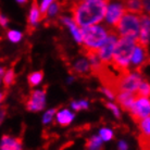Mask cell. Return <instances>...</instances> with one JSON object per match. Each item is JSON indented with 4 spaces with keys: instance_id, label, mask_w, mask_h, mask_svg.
I'll use <instances>...</instances> for the list:
<instances>
[{
    "instance_id": "1",
    "label": "cell",
    "mask_w": 150,
    "mask_h": 150,
    "mask_svg": "<svg viewBox=\"0 0 150 150\" xmlns=\"http://www.w3.org/2000/svg\"><path fill=\"white\" fill-rule=\"evenodd\" d=\"M109 1L105 0H74L71 4L73 21L79 27L97 25L105 19Z\"/></svg>"
},
{
    "instance_id": "2",
    "label": "cell",
    "mask_w": 150,
    "mask_h": 150,
    "mask_svg": "<svg viewBox=\"0 0 150 150\" xmlns=\"http://www.w3.org/2000/svg\"><path fill=\"white\" fill-rule=\"evenodd\" d=\"M135 45L134 38L120 37L116 40L109 67L117 74L129 71V62Z\"/></svg>"
},
{
    "instance_id": "3",
    "label": "cell",
    "mask_w": 150,
    "mask_h": 150,
    "mask_svg": "<svg viewBox=\"0 0 150 150\" xmlns=\"http://www.w3.org/2000/svg\"><path fill=\"white\" fill-rule=\"evenodd\" d=\"M110 30L111 28H105L99 25H91L81 28L83 48L99 49L107 40Z\"/></svg>"
},
{
    "instance_id": "4",
    "label": "cell",
    "mask_w": 150,
    "mask_h": 150,
    "mask_svg": "<svg viewBox=\"0 0 150 150\" xmlns=\"http://www.w3.org/2000/svg\"><path fill=\"white\" fill-rule=\"evenodd\" d=\"M140 28V15L125 12L119 23L112 28L120 37H129L136 39Z\"/></svg>"
},
{
    "instance_id": "5",
    "label": "cell",
    "mask_w": 150,
    "mask_h": 150,
    "mask_svg": "<svg viewBox=\"0 0 150 150\" xmlns=\"http://www.w3.org/2000/svg\"><path fill=\"white\" fill-rule=\"evenodd\" d=\"M129 114L136 124L150 115V97H137L129 109Z\"/></svg>"
},
{
    "instance_id": "6",
    "label": "cell",
    "mask_w": 150,
    "mask_h": 150,
    "mask_svg": "<svg viewBox=\"0 0 150 150\" xmlns=\"http://www.w3.org/2000/svg\"><path fill=\"white\" fill-rule=\"evenodd\" d=\"M148 63H150L149 57H148V48L136 42L131 58V62H129V64H132L134 68V72L143 74V71Z\"/></svg>"
},
{
    "instance_id": "7",
    "label": "cell",
    "mask_w": 150,
    "mask_h": 150,
    "mask_svg": "<svg viewBox=\"0 0 150 150\" xmlns=\"http://www.w3.org/2000/svg\"><path fill=\"white\" fill-rule=\"evenodd\" d=\"M46 93H47V87H44L41 89L32 90L27 96L25 108L30 112L41 111L46 105Z\"/></svg>"
},
{
    "instance_id": "8",
    "label": "cell",
    "mask_w": 150,
    "mask_h": 150,
    "mask_svg": "<svg viewBox=\"0 0 150 150\" xmlns=\"http://www.w3.org/2000/svg\"><path fill=\"white\" fill-rule=\"evenodd\" d=\"M116 40H117V35H116L115 32L111 28L107 40L103 42V45H102L100 48L98 49V57H99V60H100V62H101L102 64L110 65L111 58H112V53H113V49H114Z\"/></svg>"
},
{
    "instance_id": "9",
    "label": "cell",
    "mask_w": 150,
    "mask_h": 150,
    "mask_svg": "<svg viewBox=\"0 0 150 150\" xmlns=\"http://www.w3.org/2000/svg\"><path fill=\"white\" fill-rule=\"evenodd\" d=\"M125 9H124L123 4L121 2H116V4H108L107 8V13H105V21L107 24L109 25V28H114L116 24L119 23L121 18L125 14Z\"/></svg>"
},
{
    "instance_id": "10",
    "label": "cell",
    "mask_w": 150,
    "mask_h": 150,
    "mask_svg": "<svg viewBox=\"0 0 150 150\" xmlns=\"http://www.w3.org/2000/svg\"><path fill=\"white\" fill-rule=\"evenodd\" d=\"M135 41L139 45L148 48L150 42V15H140V28H139L138 36L136 37Z\"/></svg>"
},
{
    "instance_id": "11",
    "label": "cell",
    "mask_w": 150,
    "mask_h": 150,
    "mask_svg": "<svg viewBox=\"0 0 150 150\" xmlns=\"http://www.w3.org/2000/svg\"><path fill=\"white\" fill-rule=\"evenodd\" d=\"M71 74H74L79 77H89L91 75L90 64L87 59H79L74 63H69Z\"/></svg>"
},
{
    "instance_id": "12",
    "label": "cell",
    "mask_w": 150,
    "mask_h": 150,
    "mask_svg": "<svg viewBox=\"0 0 150 150\" xmlns=\"http://www.w3.org/2000/svg\"><path fill=\"white\" fill-rule=\"evenodd\" d=\"M40 20H41V14H40L39 7H38L37 0H33L30 14H28V18H27V30H28L30 34H32V32L35 30L36 24Z\"/></svg>"
},
{
    "instance_id": "13",
    "label": "cell",
    "mask_w": 150,
    "mask_h": 150,
    "mask_svg": "<svg viewBox=\"0 0 150 150\" xmlns=\"http://www.w3.org/2000/svg\"><path fill=\"white\" fill-rule=\"evenodd\" d=\"M0 150H22V139L4 135L0 143Z\"/></svg>"
},
{
    "instance_id": "14",
    "label": "cell",
    "mask_w": 150,
    "mask_h": 150,
    "mask_svg": "<svg viewBox=\"0 0 150 150\" xmlns=\"http://www.w3.org/2000/svg\"><path fill=\"white\" fill-rule=\"evenodd\" d=\"M136 99V96L132 93H128V91H119L116 93L115 95V100L116 102L121 105V108L125 111H129L132 105L134 100Z\"/></svg>"
},
{
    "instance_id": "15",
    "label": "cell",
    "mask_w": 150,
    "mask_h": 150,
    "mask_svg": "<svg viewBox=\"0 0 150 150\" xmlns=\"http://www.w3.org/2000/svg\"><path fill=\"white\" fill-rule=\"evenodd\" d=\"M125 11L133 14L142 15L144 14V4L143 0H121Z\"/></svg>"
},
{
    "instance_id": "16",
    "label": "cell",
    "mask_w": 150,
    "mask_h": 150,
    "mask_svg": "<svg viewBox=\"0 0 150 150\" xmlns=\"http://www.w3.org/2000/svg\"><path fill=\"white\" fill-rule=\"evenodd\" d=\"M59 20L63 23L64 25H67V26L70 28V30H71V33H72V35H73L74 39L77 41L79 44L82 45V34H81V30H79V26L75 24L74 21H73L72 19L67 18V16H62V18H60Z\"/></svg>"
},
{
    "instance_id": "17",
    "label": "cell",
    "mask_w": 150,
    "mask_h": 150,
    "mask_svg": "<svg viewBox=\"0 0 150 150\" xmlns=\"http://www.w3.org/2000/svg\"><path fill=\"white\" fill-rule=\"evenodd\" d=\"M73 119H74V114L67 109L59 111V112L57 113V122L60 124L61 126L69 125L73 121Z\"/></svg>"
},
{
    "instance_id": "18",
    "label": "cell",
    "mask_w": 150,
    "mask_h": 150,
    "mask_svg": "<svg viewBox=\"0 0 150 150\" xmlns=\"http://www.w3.org/2000/svg\"><path fill=\"white\" fill-rule=\"evenodd\" d=\"M137 125H138V128L140 131L139 136H142L144 138L150 139V115L143 119L142 121H139Z\"/></svg>"
},
{
    "instance_id": "19",
    "label": "cell",
    "mask_w": 150,
    "mask_h": 150,
    "mask_svg": "<svg viewBox=\"0 0 150 150\" xmlns=\"http://www.w3.org/2000/svg\"><path fill=\"white\" fill-rule=\"evenodd\" d=\"M2 81H4V89L8 90L10 87L15 83V72L14 68L12 67L11 69H9L6 73L4 74V77H2Z\"/></svg>"
},
{
    "instance_id": "20",
    "label": "cell",
    "mask_w": 150,
    "mask_h": 150,
    "mask_svg": "<svg viewBox=\"0 0 150 150\" xmlns=\"http://www.w3.org/2000/svg\"><path fill=\"white\" fill-rule=\"evenodd\" d=\"M102 140L100 136H93L86 142L87 150H101L102 149Z\"/></svg>"
},
{
    "instance_id": "21",
    "label": "cell",
    "mask_w": 150,
    "mask_h": 150,
    "mask_svg": "<svg viewBox=\"0 0 150 150\" xmlns=\"http://www.w3.org/2000/svg\"><path fill=\"white\" fill-rule=\"evenodd\" d=\"M44 79V72L42 71H37V72H33L30 73L28 76H27V81H28V85H30V88H34L39 84V83L42 81Z\"/></svg>"
},
{
    "instance_id": "22",
    "label": "cell",
    "mask_w": 150,
    "mask_h": 150,
    "mask_svg": "<svg viewBox=\"0 0 150 150\" xmlns=\"http://www.w3.org/2000/svg\"><path fill=\"white\" fill-rule=\"evenodd\" d=\"M137 97H150V83L144 79L142 81L136 91V98Z\"/></svg>"
},
{
    "instance_id": "23",
    "label": "cell",
    "mask_w": 150,
    "mask_h": 150,
    "mask_svg": "<svg viewBox=\"0 0 150 150\" xmlns=\"http://www.w3.org/2000/svg\"><path fill=\"white\" fill-rule=\"evenodd\" d=\"M99 136L101 137V139L103 142H109L113 138V132L109 128H102L100 129V134Z\"/></svg>"
},
{
    "instance_id": "24",
    "label": "cell",
    "mask_w": 150,
    "mask_h": 150,
    "mask_svg": "<svg viewBox=\"0 0 150 150\" xmlns=\"http://www.w3.org/2000/svg\"><path fill=\"white\" fill-rule=\"evenodd\" d=\"M54 0H42V2L40 4V8H39V10H40V14H41V20H45L46 18V12L48 10L49 6L52 4Z\"/></svg>"
},
{
    "instance_id": "25",
    "label": "cell",
    "mask_w": 150,
    "mask_h": 150,
    "mask_svg": "<svg viewBox=\"0 0 150 150\" xmlns=\"http://www.w3.org/2000/svg\"><path fill=\"white\" fill-rule=\"evenodd\" d=\"M23 35L18 32V30H9L8 32V38L12 41V42H19L22 39Z\"/></svg>"
},
{
    "instance_id": "26",
    "label": "cell",
    "mask_w": 150,
    "mask_h": 150,
    "mask_svg": "<svg viewBox=\"0 0 150 150\" xmlns=\"http://www.w3.org/2000/svg\"><path fill=\"white\" fill-rule=\"evenodd\" d=\"M71 107L75 111H79L83 109H87L88 108V102L85 100H81V101H73L71 103Z\"/></svg>"
},
{
    "instance_id": "27",
    "label": "cell",
    "mask_w": 150,
    "mask_h": 150,
    "mask_svg": "<svg viewBox=\"0 0 150 150\" xmlns=\"http://www.w3.org/2000/svg\"><path fill=\"white\" fill-rule=\"evenodd\" d=\"M56 113H57V109H51V110H49V111H47V112L45 113L44 117H42V123L44 124L50 123V122L52 121L53 116H54Z\"/></svg>"
},
{
    "instance_id": "28",
    "label": "cell",
    "mask_w": 150,
    "mask_h": 150,
    "mask_svg": "<svg viewBox=\"0 0 150 150\" xmlns=\"http://www.w3.org/2000/svg\"><path fill=\"white\" fill-rule=\"evenodd\" d=\"M105 105L108 109L112 111L113 114H114L116 117H120V110H119V108H117L115 105H113V103H111V102H105Z\"/></svg>"
},
{
    "instance_id": "29",
    "label": "cell",
    "mask_w": 150,
    "mask_h": 150,
    "mask_svg": "<svg viewBox=\"0 0 150 150\" xmlns=\"http://www.w3.org/2000/svg\"><path fill=\"white\" fill-rule=\"evenodd\" d=\"M101 91L105 95V96H107V97L109 98V99H115V95L113 94V93L110 89H108V88H105V87H102Z\"/></svg>"
},
{
    "instance_id": "30",
    "label": "cell",
    "mask_w": 150,
    "mask_h": 150,
    "mask_svg": "<svg viewBox=\"0 0 150 150\" xmlns=\"http://www.w3.org/2000/svg\"><path fill=\"white\" fill-rule=\"evenodd\" d=\"M144 10L147 11V14L150 15V0H143Z\"/></svg>"
},
{
    "instance_id": "31",
    "label": "cell",
    "mask_w": 150,
    "mask_h": 150,
    "mask_svg": "<svg viewBox=\"0 0 150 150\" xmlns=\"http://www.w3.org/2000/svg\"><path fill=\"white\" fill-rule=\"evenodd\" d=\"M8 22H9V20H8L6 16H4L2 14H0V26H1V27H7Z\"/></svg>"
},
{
    "instance_id": "32",
    "label": "cell",
    "mask_w": 150,
    "mask_h": 150,
    "mask_svg": "<svg viewBox=\"0 0 150 150\" xmlns=\"http://www.w3.org/2000/svg\"><path fill=\"white\" fill-rule=\"evenodd\" d=\"M119 148H120V150H126L127 149V144L125 142H120L119 143Z\"/></svg>"
},
{
    "instance_id": "33",
    "label": "cell",
    "mask_w": 150,
    "mask_h": 150,
    "mask_svg": "<svg viewBox=\"0 0 150 150\" xmlns=\"http://www.w3.org/2000/svg\"><path fill=\"white\" fill-rule=\"evenodd\" d=\"M7 94H8V90H6L4 93H0V103L4 101V98L7 97Z\"/></svg>"
},
{
    "instance_id": "34",
    "label": "cell",
    "mask_w": 150,
    "mask_h": 150,
    "mask_svg": "<svg viewBox=\"0 0 150 150\" xmlns=\"http://www.w3.org/2000/svg\"><path fill=\"white\" fill-rule=\"evenodd\" d=\"M4 71H6V69H4V68H2V67H0V82H1V79H2V77H4Z\"/></svg>"
},
{
    "instance_id": "35",
    "label": "cell",
    "mask_w": 150,
    "mask_h": 150,
    "mask_svg": "<svg viewBox=\"0 0 150 150\" xmlns=\"http://www.w3.org/2000/svg\"><path fill=\"white\" fill-rule=\"evenodd\" d=\"M19 4H26L28 0H16Z\"/></svg>"
}]
</instances>
